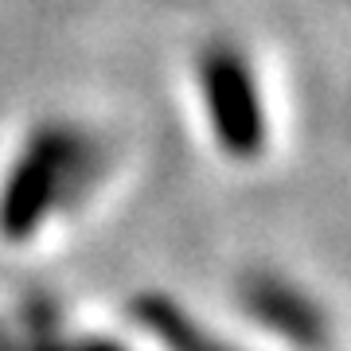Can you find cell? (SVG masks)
Here are the masks:
<instances>
[{
    "instance_id": "1",
    "label": "cell",
    "mask_w": 351,
    "mask_h": 351,
    "mask_svg": "<svg viewBox=\"0 0 351 351\" xmlns=\"http://www.w3.org/2000/svg\"><path fill=\"white\" fill-rule=\"evenodd\" d=\"M101 152L75 121H39L0 180V239L27 242L94 180Z\"/></svg>"
},
{
    "instance_id": "2",
    "label": "cell",
    "mask_w": 351,
    "mask_h": 351,
    "mask_svg": "<svg viewBox=\"0 0 351 351\" xmlns=\"http://www.w3.org/2000/svg\"><path fill=\"white\" fill-rule=\"evenodd\" d=\"M195 90H199L207 129L226 160H262L269 145V117H265L262 82L250 55L230 39L203 43L195 55Z\"/></svg>"
},
{
    "instance_id": "3",
    "label": "cell",
    "mask_w": 351,
    "mask_h": 351,
    "mask_svg": "<svg viewBox=\"0 0 351 351\" xmlns=\"http://www.w3.org/2000/svg\"><path fill=\"white\" fill-rule=\"evenodd\" d=\"M239 304L258 328L297 351H324L328 316L297 281L274 269H250L239 281Z\"/></svg>"
},
{
    "instance_id": "4",
    "label": "cell",
    "mask_w": 351,
    "mask_h": 351,
    "mask_svg": "<svg viewBox=\"0 0 351 351\" xmlns=\"http://www.w3.org/2000/svg\"><path fill=\"white\" fill-rule=\"evenodd\" d=\"M133 320L145 336L160 343V351H234L223 336L203 328L184 304L164 293H141L133 301Z\"/></svg>"
},
{
    "instance_id": "5",
    "label": "cell",
    "mask_w": 351,
    "mask_h": 351,
    "mask_svg": "<svg viewBox=\"0 0 351 351\" xmlns=\"http://www.w3.org/2000/svg\"><path fill=\"white\" fill-rule=\"evenodd\" d=\"M47 351H129L125 343L106 336H86V339H63V343H51Z\"/></svg>"
}]
</instances>
